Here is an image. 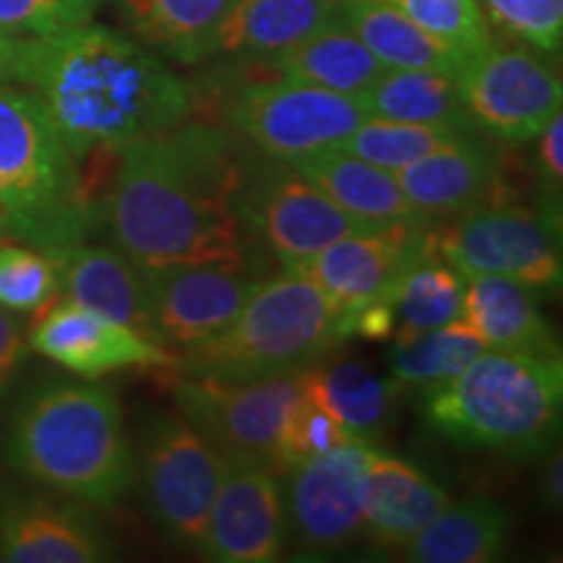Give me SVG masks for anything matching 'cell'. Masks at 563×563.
<instances>
[{"mask_svg":"<svg viewBox=\"0 0 563 563\" xmlns=\"http://www.w3.org/2000/svg\"><path fill=\"white\" fill-rule=\"evenodd\" d=\"M55 298L58 274L47 251L0 238V308L9 313H40Z\"/></svg>","mask_w":563,"mask_h":563,"instance_id":"836d02e7","label":"cell"},{"mask_svg":"<svg viewBox=\"0 0 563 563\" xmlns=\"http://www.w3.org/2000/svg\"><path fill=\"white\" fill-rule=\"evenodd\" d=\"M336 3H342V0H336Z\"/></svg>","mask_w":563,"mask_h":563,"instance_id":"ee69618b","label":"cell"},{"mask_svg":"<svg viewBox=\"0 0 563 563\" xmlns=\"http://www.w3.org/2000/svg\"><path fill=\"white\" fill-rule=\"evenodd\" d=\"M433 253L460 274H493L530 287L538 295L561 290V211L488 201L462 211L433 230Z\"/></svg>","mask_w":563,"mask_h":563,"instance_id":"52a82bcc","label":"cell"},{"mask_svg":"<svg viewBox=\"0 0 563 563\" xmlns=\"http://www.w3.org/2000/svg\"><path fill=\"white\" fill-rule=\"evenodd\" d=\"M368 112L355 97L272 76L238 84L224 102V123L262 157L295 162L336 150Z\"/></svg>","mask_w":563,"mask_h":563,"instance_id":"ba28073f","label":"cell"},{"mask_svg":"<svg viewBox=\"0 0 563 563\" xmlns=\"http://www.w3.org/2000/svg\"><path fill=\"white\" fill-rule=\"evenodd\" d=\"M431 235V228L415 224L363 230L327 245L292 272L306 274L332 298L340 316H347L389 292L420 258L435 256Z\"/></svg>","mask_w":563,"mask_h":563,"instance_id":"e0dca14e","label":"cell"},{"mask_svg":"<svg viewBox=\"0 0 563 563\" xmlns=\"http://www.w3.org/2000/svg\"><path fill=\"white\" fill-rule=\"evenodd\" d=\"M0 183L19 241L37 249L87 241L97 209L81 165L47 110L19 84H0Z\"/></svg>","mask_w":563,"mask_h":563,"instance_id":"8992f818","label":"cell"},{"mask_svg":"<svg viewBox=\"0 0 563 563\" xmlns=\"http://www.w3.org/2000/svg\"><path fill=\"white\" fill-rule=\"evenodd\" d=\"M102 0H0V34L40 40L89 24Z\"/></svg>","mask_w":563,"mask_h":563,"instance_id":"8d00e7d4","label":"cell"},{"mask_svg":"<svg viewBox=\"0 0 563 563\" xmlns=\"http://www.w3.org/2000/svg\"><path fill=\"white\" fill-rule=\"evenodd\" d=\"M287 543V506L279 475L228 460L199 553L220 563H272Z\"/></svg>","mask_w":563,"mask_h":563,"instance_id":"2e32d148","label":"cell"},{"mask_svg":"<svg viewBox=\"0 0 563 563\" xmlns=\"http://www.w3.org/2000/svg\"><path fill=\"white\" fill-rule=\"evenodd\" d=\"M490 21L525 45L559 55L563 45V0H483Z\"/></svg>","mask_w":563,"mask_h":563,"instance_id":"74e56055","label":"cell"},{"mask_svg":"<svg viewBox=\"0 0 563 563\" xmlns=\"http://www.w3.org/2000/svg\"><path fill=\"white\" fill-rule=\"evenodd\" d=\"M538 173L548 199H559L563 180V115L561 110L540 129L538 136Z\"/></svg>","mask_w":563,"mask_h":563,"instance_id":"f35d334b","label":"cell"},{"mask_svg":"<svg viewBox=\"0 0 563 563\" xmlns=\"http://www.w3.org/2000/svg\"><path fill=\"white\" fill-rule=\"evenodd\" d=\"M16 45H19V40L0 34V84H9L11 81L13 55H16Z\"/></svg>","mask_w":563,"mask_h":563,"instance_id":"7bdbcfd3","label":"cell"},{"mask_svg":"<svg viewBox=\"0 0 563 563\" xmlns=\"http://www.w3.org/2000/svg\"><path fill=\"white\" fill-rule=\"evenodd\" d=\"M394 175L412 207L428 222H441L496 196L501 186V157L483 133H475L426 154Z\"/></svg>","mask_w":563,"mask_h":563,"instance_id":"d6986e66","label":"cell"},{"mask_svg":"<svg viewBox=\"0 0 563 563\" xmlns=\"http://www.w3.org/2000/svg\"><path fill=\"white\" fill-rule=\"evenodd\" d=\"M0 238L19 241V224H16V217H13V209L9 203V196H5L3 183H0Z\"/></svg>","mask_w":563,"mask_h":563,"instance_id":"b9f144b4","label":"cell"},{"mask_svg":"<svg viewBox=\"0 0 563 563\" xmlns=\"http://www.w3.org/2000/svg\"><path fill=\"white\" fill-rule=\"evenodd\" d=\"M420 30L470 60L493 40L481 0H391Z\"/></svg>","mask_w":563,"mask_h":563,"instance_id":"e575fe53","label":"cell"},{"mask_svg":"<svg viewBox=\"0 0 563 563\" xmlns=\"http://www.w3.org/2000/svg\"><path fill=\"white\" fill-rule=\"evenodd\" d=\"M376 443L352 439L295 464L287 488V534L306 555H329L363 538V477Z\"/></svg>","mask_w":563,"mask_h":563,"instance_id":"4fadbf2b","label":"cell"},{"mask_svg":"<svg viewBox=\"0 0 563 563\" xmlns=\"http://www.w3.org/2000/svg\"><path fill=\"white\" fill-rule=\"evenodd\" d=\"M253 66H262L285 79L332 89L336 95L355 97V100H361L386 70L342 19L298 42L290 51L253 63Z\"/></svg>","mask_w":563,"mask_h":563,"instance_id":"484cf974","label":"cell"},{"mask_svg":"<svg viewBox=\"0 0 563 563\" xmlns=\"http://www.w3.org/2000/svg\"><path fill=\"white\" fill-rule=\"evenodd\" d=\"M368 118L402 123H439L475 129L456 79L420 68H386L361 97Z\"/></svg>","mask_w":563,"mask_h":563,"instance_id":"f546056e","label":"cell"},{"mask_svg":"<svg viewBox=\"0 0 563 563\" xmlns=\"http://www.w3.org/2000/svg\"><path fill=\"white\" fill-rule=\"evenodd\" d=\"M470 121L483 136L527 144L563 102V84L551 55L519 42L490 40L456 74Z\"/></svg>","mask_w":563,"mask_h":563,"instance_id":"7c38bea8","label":"cell"},{"mask_svg":"<svg viewBox=\"0 0 563 563\" xmlns=\"http://www.w3.org/2000/svg\"><path fill=\"white\" fill-rule=\"evenodd\" d=\"M112 559V540L84 506L34 493H5L0 498V561L102 563Z\"/></svg>","mask_w":563,"mask_h":563,"instance_id":"ac0fdd59","label":"cell"},{"mask_svg":"<svg viewBox=\"0 0 563 563\" xmlns=\"http://www.w3.org/2000/svg\"><path fill=\"white\" fill-rule=\"evenodd\" d=\"M420 412L456 446L509 460L543 454L561 431V352L485 350L454 378L422 389Z\"/></svg>","mask_w":563,"mask_h":563,"instance_id":"277c9868","label":"cell"},{"mask_svg":"<svg viewBox=\"0 0 563 563\" xmlns=\"http://www.w3.org/2000/svg\"><path fill=\"white\" fill-rule=\"evenodd\" d=\"M3 456L16 473L89 506H115L136 483L121 402L97 382L47 384L13 412Z\"/></svg>","mask_w":563,"mask_h":563,"instance_id":"3957f363","label":"cell"},{"mask_svg":"<svg viewBox=\"0 0 563 563\" xmlns=\"http://www.w3.org/2000/svg\"><path fill=\"white\" fill-rule=\"evenodd\" d=\"M287 165H292L302 178L357 220L376 228H397V224L431 228V222L407 199L397 175L355 154L323 150Z\"/></svg>","mask_w":563,"mask_h":563,"instance_id":"7402d4cb","label":"cell"},{"mask_svg":"<svg viewBox=\"0 0 563 563\" xmlns=\"http://www.w3.org/2000/svg\"><path fill=\"white\" fill-rule=\"evenodd\" d=\"M511 517L490 498L449 504L402 551L415 563H488L506 551Z\"/></svg>","mask_w":563,"mask_h":563,"instance_id":"4316f807","label":"cell"},{"mask_svg":"<svg viewBox=\"0 0 563 563\" xmlns=\"http://www.w3.org/2000/svg\"><path fill=\"white\" fill-rule=\"evenodd\" d=\"M449 504L443 485L418 464L376 449L363 477V538L382 551H402Z\"/></svg>","mask_w":563,"mask_h":563,"instance_id":"44dd1931","label":"cell"},{"mask_svg":"<svg viewBox=\"0 0 563 563\" xmlns=\"http://www.w3.org/2000/svg\"><path fill=\"white\" fill-rule=\"evenodd\" d=\"M563 498V456L559 449L548 460L543 477H540V504L548 514H555L561 509Z\"/></svg>","mask_w":563,"mask_h":563,"instance_id":"60d3db41","label":"cell"},{"mask_svg":"<svg viewBox=\"0 0 563 563\" xmlns=\"http://www.w3.org/2000/svg\"><path fill=\"white\" fill-rule=\"evenodd\" d=\"M340 19L336 0H235L220 53L241 63H262Z\"/></svg>","mask_w":563,"mask_h":563,"instance_id":"d4e9b609","label":"cell"},{"mask_svg":"<svg viewBox=\"0 0 563 563\" xmlns=\"http://www.w3.org/2000/svg\"><path fill=\"white\" fill-rule=\"evenodd\" d=\"M462 321L490 350L559 352L553 329L540 311L538 292L493 274H462Z\"/></svg>","mask_w":563,"mask_h":563,"instance_id":"cb8c5ba5","label":"cell"},{"mask_svg":"<svg viewBox=\"0 0 563 563\" xmlns=\"http://www.w3.org/2000/svg\"><path fill=\"white\" fill-rule=\"evenodd\" d=\"M58 274V292L89 311L121 321L152 340L150 298L136 266L115 245H91L87 241L45 249Z\"/></svg>","mask_w":563,"mask_h":563,"instance_id":"ffe728a7","label":"cell"},{"mask_svg":"<svg viewBox=\"0 0 563 563\" xmlns=\"http://www.w3.org/2000/svg\"><path fill=\"white\" fill-rule=\"evenodd\" d=\"M32 350L87 382L125 368L178 371V355L136 329L60 298L42 308L30 332Z\"/></svg>","mask_w":563,"mask_h":563,"instance_id":"9a60e30c","label":"cell"},{"mask_svg":"<svg viewBox=\"0 0 563 563\" xmlns=\"http://www.w3.org/2000/svg\"><path fill=\"white\" fill-rule=\"evenodd\" d=\"M235 0H118L131 37L180 66L220 55Z\"/></svg>","mask_w":563,"mask_h":563,"instance_id":"603a6c76","label":"cell"},{"mask_svg":"<svg viewBox=\"0 0 563 563\" xmlns=\"http://www.w3.org/2000/svg\"><path fill=\"white\" fill-rule=\"evenodd\" d=\"M490 350L467 321L456 319L428 332L394 336L389 350V382L402 389H431L467 368Z\"/></svg>","mask_w":563,"mask_h":563,"instance_id":"4dcf8cb0","label":"cell"},{"mask_svg":"<svg viewBox=\"0 0 563 563\" xmlns=\"http://www.w3.org/2000/svg\"><path fill=\"white\" fill-rule=\"evenodd\" d=\"M26 347H30V342L24 340L19 321L13 319L9 311L0 308V391H3L19 373L21 363H24L26 357Z\"/></svg>","mask_w":563,"mask_h":563,"instance_id":"ab89813d","label":"cell"},{"mask_svg":"<svg viewBox=\"0 0 563 563\" xmlns=\"http://www.w3.org/2000/svg\"><path fill=\"white\" fill-rule=\"evenodd\" d=\"M228 460L183 415L146 422L136 481L150 514L175 543L199 551Z\"/></svg>","mask_w":563,"mask_h":563,"instance_id":"8fae6325","label":"cell"},{"mask_svg":"<svg viewBox=\"0 0 563 563\" xmlns=\"http://www.w3.org/2000/svg\"><path fill=\"white\" fill-rule=\"evenodd\" d=\"M302 391L327 407L355 439L373 443L389 426L397 399V386L361 363L308 365L302 368Z\"/></svg>","mask_w":563,"mask_h":563,"instance_id":"f1b7e54d","label":"cell"},{"mask_svg":"<svg viewBox=\"0 0 563 563\" xmlns=\"http://www.w3.org/2000/svg\"><path fill=\"white\" fill-rule=\"evenodd\" d=\"M477 129L464 125H439V123H402L382 121V118H365L336 150L355 154L365 162L384 167L389 173H399L443 146L475 136Z\"/></svg>","mask_w":563,"mask_h":563,"instance_id":"d6a6232c","label":"cell"},{"mask_svg":"<svg viewBox=\"0 0 563 563\" xmlns=\"http://www.w3.org/2000/svg\"><path fill=\"white\" fill-rule=\"evenodd\" d=\"M243 178L241 139L214 123L186 121L115 154L102 220L115 249L141 269H249L256 241L235 209Z\"/></svg>","mask_w":563,"mask_h":563,"instance_id":"6da1fadb","label":"cell"},{"mask_svg":"<svg viewBox=\"0 0 563 563\" xmlns=\"http://www.w3.org/2000/svg\"><path fill=\"white\" fill-rule=\"evenodd\" d=\"M355 439L327 407L302 391L300 402L287 415L279 439V475L290 473L295 464L313 460Z\"/></svg>","mask_w":563,"mask_h":563,"instance_id":"d590c367","label":"cell"},{"mask_svg":"<svg viewBox=\"0 0 563 563\" xmlns=\"http://www.w3.org/2000/svg\"><path fill=\"white\" fill-rule=\"evenodd\" d=\"M11 84L42 102L79 165L186 123L199 91L131 34L81 24L19 40Z\"/></svg>","mask_w":563,"mask_h":563,"instance_id":"7a4b0ae2","label":"cell"},{"mask_svg":"<svg viewBox=\"0 0 563 563\" xmlns=\"http://www.w3.org/2000/svg\"><path fill=\"white\" fill-rule=\"evenodd\" d=\"M238 217L282 269H298L340 238L378 230L308 183L292 165L279 159H245V178L235 201Z\"/></svg>","mask_w":563,"mask_h":563,"instance_id":"30bf717a","label":"cell"},{"mask_svg":"<svg viewBox=\"0 0 563 563\" xmlns=\"http://www.w3.org/2000/svg\"><path fill=\"white\" fill-rule=\"evenodd\" d=\"M342 21L384 68H420L454 76L464 66L462 55L420 30L391 0H342Z\"/></svg>","mask_w":563,"mask_h":563,"instance_id":"83f0119b","label":"cell"},{"mask_svg":"<svg viewBox=\"0 0 563 563\" xmlns=\"http://www.w3.org/2000/svg\"><path fill=\"white\" fill-rule=\"evenodd\" d=\"M150 298L152 340L191 347L222 332L262 285L249 269L220 264H178L141 269Z\"/></svg>","mask_w":563,"mask_h":563,"instance_id":"5bb4252c","label":"cell"},{"mask_svg":"<svg viewBox=\"0 0 563 563\" xmlns=\"http://www.w3.org/2000/svg\"><path fill=\"white\" fill-rule=\"evenodd\" d=\"M340 311L306 274H282L253 290L222 332L183 347L180 376L253 382L319 363L340 340Z\"/></svg>","mask_w":563,"mask_h":563,"instance_id":"5b68a950","label":"cell"},{"mask_svg":"<svg viewBox=\"0 0 563 563\" xmlns=\"http://www.w3.org/2000/svg\"><path fill=\"white\" fill-rule=\"evenodd\" d=\"M178 412L220 452L279 475V439L287 415L302 397V368L253 378L180 376L170 382Z\"/></svg>","mask_w":563,"mask_h":563,"instance_id":"9c48e42d","label":"cell"},{"mask_svg":"<svg viewBox=\"0 0 563 563\" xmlns=\"http://www.w3.org/2000/svg\"><path fill=\"white\" fill-rule=\"evenodd\" d=\"M394 311V336L428 332L462 319V274L439 256L412 264L386 292Z\"/></svg>","mask_w":563,"mask_h":563,"instance_id":"1f68e13d","label":"cell"}]
</instances>
